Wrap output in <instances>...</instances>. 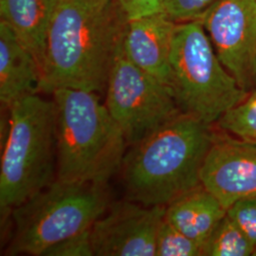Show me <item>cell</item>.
Returning <instances> with one entry per match:
<instances>
[{"mask_svg": "<svg viewBox=\"0 0 256 256\" xmlns=\"http://www.w3.org/2000/svg\"><path fill=\"white\" fill-rule=\"evenodd\" d=\"M218 0H164V12L176 23L200 20Z\"/></svg>", "mask_w": 256, "mask_h": 256, "instance_id": "ac0fdd59", "label": "cell"}, {"mask_svg": "<svg viewBox=\"0 0 256 256\" xmlns=\"http://www.w3.org/2000/svg\"><path fill=\"white\" fill-rule=\"evenodd\" d=\"M170 72V88L180 112L208 124L248 95L221 63L200 20L176 24Z\"/></svg>", "mask_w": 256, "mask_h": 256, "instance_id": "8992f818", "label": "cell"}, {"mask_svg": "<svg viewBox=\"0 0 256 256\" xmlns=\"http://www.w3.org/2000/svg\"><path fill=\"white\" fill-rule=\"evenodd\" d=\"M200 183L226 209L256 196V140L214 134Z\"/></svg>", "mask_w": 256, "mask_h": 256, "instance_id": "30bf717a", "label": "cell"}, {"mask_svg": "<svg viewBox=\"0 0 256 256\" xmlns=\"http://www.w3.org/2000/svg\"><path fill=\"white\" fill-rule=\"evenodd\" d=\"M227 214L256 248V196L246 198L234 203L227 209Z\"/></svg>", "mask_w": 256, "mask_h": 256, "instance_id": "d6986e66", "label": "cell"}, {"mask_svg": "<svg viewBox=\"0 0 256 256\" xmlns=\"http://www.w3.org/2000/svg\"><path fill=\"white\" fill-rule=\"evenodd\" d=\"M90 230L92 228L57 243L46 250L43 256H94Z\"/></svg>", "mask_w": 256, "mask_h": 256, "instance_id": "ffe728a7", "label": "cell"}, {"mask_svg": "<svg viewBox=\"0 0 256 256\" xmlns=\"http://www.w3.org/2000/svg\"><path fill=\"white\" fill-rule=\"evenodd\" d=\"M128 21L164 12V0H116Z\"/></svg>", "mask_w": 256, "mask_h": 256, "instance_id": "44dd1931", "label": "cell"}, {"mask_svg": "<svg viewBox=\"0 0 256 256\" xmlns=\"http://www.w3.org/2000/svg\"><path fill=\"white\" fill-rule=\"evenodd\" d=\"M104 104L131 146L182 113L171 90L134 64L124 43L110 72Z\"/></svg>", "mask_w": 256, "mask_h": 256, "instance_id": "52a82bcc", "label": "cell"}, {"mask_svg": "<svg viewBox=\"0 0 256 256\" xmlns=\"http://www.w3.org/2000/svg\"><path fill=\"white\" fill-rule=\"evenodd\" d=\"M56 113V178L106 184L120 169L128 144L98 93L58 88L52 93Z\"/></svg>", "mask_w": 256, "mask_h": 256, "instance_id": "3957f363", "label": "cell"}, {"mask_svg": "<svg viewBox=\"0 0 256 256\" xmlns=\"http://www.w3.org/2000/svg\"><path fill=\"white\" fill-rule=\"evenodd\" d=\"M106 184L55 180L12 210L7 256H43L50 248L90 229L110 207Z\"/></svg>", "mask_w": 256, "mask_h": 256, "instance_id": "5b68a950", "label": "cell"}, {"mask_svg": "<svg viewBox=\"0 0 256 256\" xmlns=\"http://www.w3.org/2000/svg\"><path fill=\"white\" fill-rule=\"evenodd\" d=\"M156 256H202V246L164 220L156 234Z\"/></svg>", "mask_w": 256, "mask_h": 256, "instance_id": "e0dca14e", "label": "cell"}, {"mask_svg": "<svg viewBox=\"0 0 256 256\" xmlns=\"http://www.w3.org/2000/svg\"><path fill=\"white\" fill-rule=\"evenodd\" d=\"M176 24L164 12L130 20L124 39L128 58L169 88L170 54Z\"/></svg>", "mask_w": 256, "mask_h": 256, "instance_id": "8fae6325", "label": "cell"}, {"mask_svg": "<svg viewBox=\"0 0 256 256\" xmlns=\"http://www.w3.org/2000/svg\"><path fill=\"white\" fill-rule=\"evenodd\" d=\"M226 70L248 93L256 86V0H218L200 19Z\"/></svg>", "mask_w": 256, "mask_h": 256, "instance_id": "ba28073f", "label": "cell"}, {"mask_svg": "<svg viewBox=\"0 0 256 256\" xmlns=\"http://www.w3.org/2000/svg\"><path fill=\"white\" fill-rule=\"evenodd\" d=\"M165 212L166 206H146L129 200L110 204L108 214L90 230L94 256H155Z\"/></svg>", "mask_w": 256, "mask_h": 256, "instance_id": "9c48e42d", "label": "cell"}, {"mask_svg": "<svg viewBox=\"0 0 256 256\" xmlns=\"http://www.w3.org/2000/svg\"><path fill=\"white\" fill-rule=\"evenodd\" d=\"M9 110L0 170L2 216L54 182L56 174L54 101L32 94Z\"/></svg>", "mask_w": 256, "mask_h": 256, "instance_id": "277c9868", "label": "cell"}, {"mask_svg": "<svg viewBox=\"0 0 256 256\" xmlns=\"http://www.w3.org/2000/svg\"><path fill=\"white\" fill-rule=\"evenodd\" d=\"M41 92V70L12 28L0 22V100L10 108L20 99Z\"/></svg>", "mask_w": 256, "mask_h": 256, "instance_id": "7c38bea8", "label": "cell"}, {"mask_svg": "<svg viewBox=\"0 0 256 256\" xmlns=\"http://www.w3.org/2000/svg\"><path fill=\"white\" fill-rule=\"evenodd\" d=\"M256 248L238 224L226 214L202 246V256H256Z\"/></svg>", "mask_w": 256, "mask_h": 256, "instance_id": "9a60e30c", "label": "cell"}, {"mask_svg": "<svg viewBox=\"0 0 256 256\" xmlns=\"http://www.w3.org/2000/svg\"><path fill=\"white\" fill-rule=\"evenodd\" d=\"M126 25L116 0H58L46 36L41 92H106Z\"/></svg>", "mask_w": 256, "mask_h": 256, "instance_id": "6da1fadb", "label": "cell"}, {"mask_svg": "<svg viewBox=\"0 0 256 256\" xmlns=\"http://www.w3.org/2000/svg\"><path fill=\"white\" fill-rule=\"evenodd\" d=\"M227 209L202 184L166 206L165 220L203 246Z\"/></svg>", "mask_w": 256, "mask_h": 256, "instance_id": "4fadbf2b", "label": "cell"}, {"mask_svg": "<svg viewBox=\"0 0 256 256\" xmlns=\"http://www.w3.org/2000/svg\"><path fill=\"white\" fill-rule=\"evenodd\" d=\"M58 0H0L6 22L42 68L46 36Z\"/></svg>", "mask_w": 256, "mask_h": 256, "instance_id": "5bb4252c", "label": "cell"}, {"mask_svg": "<svg viewBox=\"0 0 256 256\" xmlns=\"http://www.w3.org/2000/svg\"><path fill=\"white\" fill-rule=\"evenodd\" d=\"M218 124L223 131L236 137L256 140V90L225 113Z\"/></svg>", "mask_w": 256, "mask_h": 256, "instance_id": "2e32d148", "label": "cell"}, {"mask_svg": "<svg viewBox=\"0 0 256 256\" xmlns=\"http://www.w3.org/2000/svg\"><path fill=\"white\" fill-rule=\"evenodd\" d=\"M214 134L210 124L180 113L133 146L120 167L128 200L167 206L200 186Z\"/></svg>", "mask_w": 256, "mask_h": 256, "instance_id": "7a4b0ae2", "label": "cell"}]
</instances>
